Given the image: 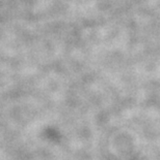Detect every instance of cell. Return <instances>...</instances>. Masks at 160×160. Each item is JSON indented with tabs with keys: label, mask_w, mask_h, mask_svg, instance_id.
Wrapping results in <instances>:
<instances>
[]
</instances>
